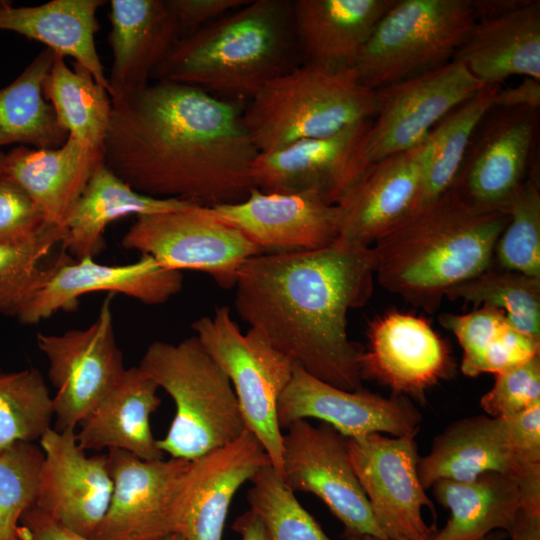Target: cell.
<instances>
[{"label":"cell","instance_id":"obj_17","mask_svg":"<svg viewBox=\"0 0 540 540\" xmlns=\"http://www.w3.org/2000/svg\"><path fill=\"white\" fill-rule=\"evenodd\" d=\"M113 491L93 540H160L174 533V509L190 461L143 460L108 449Z\"/></svg>","mask_w":540,"mask_h":540},{"label":"cell","instance_id":"obj_8","mask_svg":"<svg viewBox=\"0 0 540 540\" xmlns=\"http://www.w3.org/2000/svg\"><path fill=\"white\" fill-rule=\"evenodd\" d=\"M191 328L228 377L246 429L261 443L282 478L283 433L277 419V403L294 364L256 329L243 333L225 305L217 307L212 316L196 319Z\"/></svg>","mask_w":540,"mask_h":540},{"label":"cell","instance_id":"obj_7","mask_svg":"<svg viewBox=\"0 0 540 540\" xmlns=\"http://www.w3.org/2000/svg\"><path fill=\"white\" fill-rule=\"evenodd\" d=\"M476 20L470 0H395L357 61L360 82L378 90L449 63Z\"/></svg>","mask_w":540,"mask_h":540},{"label":"cell","instance_id":"obj_48","mask_svg":"<svg viewBox=\"0 0 540 540\" xmlns=\"http://www.w3.org/2000/svg\"><path fill=\"white\" fill-rule=\"evenodd\" d=\"M20 524L28 530L32 540H93L67 529L35 506L23 514Z\"/></svg>","mask_w":540,"mask_h":540},{"label":"cell","instance_id":"obj_44","mask_svg":"<svg viewBox=\"0 0 540 540\" xmlns=\"http://www.w3.org/2000/svg\"><path fill=\"white\" fill-rule=\"evenodd\" d=\"M45 224L28 194L3 174L0 177V245L26 240Z\"/></svg>","mask_w":540,"mask_h":540},{"label":"cell","instance_id":"obj_2","mask_svg":"<svg viewBox=\"0 0 540 540\" xmlns=\"http://www.w3.org/2000/svg\"><path fill=\"white\" fill-rule=\"evenodd\" d=\"M371 247L337 239L315 250L263 253L238 269L240 318L294 365L337 388H362L363 346L349 339L347 315L374 285Z\"/></svg>","mask_w":540,"mask_h":540},{"label":"cell","instance_id":"obj_40","mask_svg":"<svg viewBox=\"0 0 540 540\" xmlns=\"http://www.w3.org/2000/svg\"><path fill=\"white\" fill-rule=\"evenodd\" d=\"M43 451L21 441L0 452V540H19L23 514L36 503Z\"/></svg>","mask_w":540,"mask_h":540},{"label":"cell","instance_id":"obj_47","mask_svg":"<svg viewBox=\"0 0 540 540\" xmlns=\"http://www.w3.org/2000/svg\"><path fill=\"white\" fill-rule=\"evenodd\" d=\"M506 419L518 457L528 466L540 467V404Z\"/></svg>","mask_w":540,"mask_h":540},{"label":"cell","instance_id":"obj_6","mask_svg":"<svg viewBox=\"0 0 540 540\" xmlns=\"http://www.w3.org/2000/svg\"><path fill=\"white\" fill-rule=\"evenodd\" d=\"M138 368L164 389L176 411L157 446L171 458L192 461L236 440L246 429L232 385L197 337L154 341Z\"/></svg>","mask_w":540,"mask_h":540},{"label":"cell","instance_id":"obj_51","mask_svg":"<svg viewBox=\"0 0 540 540\" xmlns=\"http://www.w3.org/2000/svg\"><path fill=\"white\" fill-rule=\"evenodd\" d=\"M232 528L241 536V540H268L263 525L251 510L237 517Z\"/></svg>","mask_w":540,"mask_h":540},{"label":"cell","instance_id":"obj_15","mask_svg":"<svg viewBox=\"0 0 540 540\" xmlns=\"http://www.w3.org/2000/svg\"><path fill=\"white\" fill-rule=\"evenodd\" d=\"M483 86L466 66L452 60L429 72L380 88L368 153L372 162L419 145L451 110Z\"/></svg>","mask_w":540,"mask_h":540},{"label":"cell","instance_id":"obj_5","mask_svg":"<svg viewBox=\"0 0 540 540\" xmlns=\"http://www.w3.org/2000/svg\"><path fill=\"white\" fill-rule=\"evenodd\" d=\"M378 110V93L363 85L355 68L303 63L263 86L242 109L259 152L321 138L367 119Z\"/></svg>","mask_w":540,"mask_h":540},{"label":"cell","instance_id":"obj_34","mask_svg":"<svg viewBox=\"0 0 540 540\" xmlns=\"http://www.w3.org/2000/svg\"><path fill=\"white\" fill-rule=\"evenodd\" d=\"M43 94L53 108L59 126L83 145L103 151L112 101L106 88L91 73L55 54L43 83Z\"/></svg>","mask_w":540,"mask_h":540},{"label":"cell","instance_id":"obj_4","mask_svg":"<svg viewBox=\"0 0 540 540\" xmlns=\"http://www.w3.org/2000/svg\"><path fill=\"white\" fill-rule=\"evenodd\" d=\"M298 52L292 2L249 0L179 38L151 78L231 101L250 99L295 68Z\"/></svg>","mask_w":540,"mask_h":540},{"label":"cell","instance_id":"obj_25","mask_svg":"<svg viewBox=\"0 0 540 540\" xmlns=\"http://www.w3.org/2000/svg\"><path fill=\"white\" fill-rule=\"evenodd\" d=\"M109 8L112 66L107 78L115 100L149 83L180 34L166 0H111Z\"/></svg>","mask_w":540,"mask_h":540},{"label":"cell","instance_id":"obj_18","mask_svg":"<svg viewBox=\"0 0 540 540\" xmlns=\"http://www.w3.org/2000/svg\"><path fill=\"white\" fill-rule=\"evenodd\" d=\"M423 488L439 480L471 481L487 472L514 478L523 496V510L540 513V467L526 465L514 451L506 418L475 415L448 425L420 457Z\"/></svg>","mask_w":540,"mask_h":540},{"label":"cell","instance_id":"obj_10","mask_svg":"<svg viewBox=\"0 0 540 540\" xmlns=\"http://www.w3.org/2000/svg\"><path fill=\"white\" fill-rule=\"evenodd\" d=\"M112 299L108 293L86 328L36 336L56 389L52 397L56 431L75 430L126 370L114 332Z\"/></svg>","mask_w":540,"mask_h":540},{"label":"cell","instance_id":"obj_19","mask_svg":"<svg viewBox=\"0 0 540 540\" xmlns=\"http://www.w3.org/2000/svg\"><path fill=\"white\" fill-rule=\"evenodd\" d=\"M359 359L361 378L421 404L426 392L453 370L448 344L422 317L397 310L373 318Z\"/></svg>","mask_w":540,"mask_h":540},{"label":"cell","instance_id":"obj_46","mask_svg":"<svg viewBox=\"0 0 540 540\" xmlns=\"http://www.w3.org/2000/svg\"><path fill=\"white\" fill-rule=\"evenodd\" d=\"M249 0H166L180 38L243 6Z\"/></svg>","mask_w":540,"mask_h":540},{"label":"cell","instance_id":"obj_39","mask_svg":"<svg viewBox=\"0 0 540 540\" xmlns=\"http://www.w3.org/2000/svg\"><path fill=\"white\" fill-rule=\"evenodd\" d=\"M247 500L268 540H331L271 464L250 480Z\"/></svg>","mask_w":540,"mask_h":540},{"label":"cell","instance_id":"obj_50","mask_svg":"<svg viewBox=\"0 0 540 540\" xmlns=\"http://www.w3.org/2000/svg\"><path fill=\"white\" fill-rule=\"evenodd\" d=\"M509 536L511 540H540V514L521 509Z\"/></svg>","mask_w":540,"mask_h":540},{"label":"cell","instance_id":"obj_43","mask_svg":"<svg viewBox=\"0 0 540 540\" xmlns=\"http://www.w3.org/2000/svg\"><path fill=\"white\" fill-rule=\"evenodd\" d=\"M536 404H540V355L495 374L492 388L480 399L483 411L494 418H509Z\"/></svg>","mask_w":540,"mask_h":540},{"label":"cell","instance_id":"obj_54","mask_svg":"<svg viewBox=\"0 0 540 540\" xmlns=\"http://www.w3.org/2000/svg\"><path fill=\"white\" fill-rule=\"evenodd\" d=\"M160 540H184L183 537L178 533H170L163 537Z\"/></svg>","mask_w":540,"mask_h":540},{"label":"cell","instance_id":"obj_49","mask_svg":"<svg viewBox=\"0 0 540 540\" xmlns=\"http://www.w3.org/2000/svg\"><path fill=\"white\" fill-rule=\"evenodd\" d=\"M540 80L523 77L520 84L507 89H500L496 95L494 107H528L539 110Z\"/></svg>","mask_w":540,"mask_h":540},{"label":"cell","instance_id":"obj_21","mask_svg":"<svg viewBox=\"0 0 540 540\" xmlns=\"http://www.w3.org/2000/svg\"><path fill=\"white\" fill-rule=\"evenodd\" d=\"M39 441L43 461L34 506L67 529L91 538L113 491L107 454L87 456L73 429L50 428Z\"/></svg>","mask_w":540,"mask_h":540},{"label":"cell","instance_id":"obj_31","mask_svg":"<svg viewBox=\"0 0 540 540\" xmlns=\"http://www.w3.org/2000/svg\"><path fill=\"white\" fill-rule=\"evenodd\" d=\"M192 204L179 199L143 194L102 162L94 170L66 224L62 250L74 259L93 258L106 247L109 224L129 215L136 217L176 211Z\"/></svg>","mask_w":540,"mask_h":540},{"label":"cell","instance_id":"obj_35","mask_svg":"<svg viewBox=\"0 0 540 540\" xmlns=\"http://www.w3.org/2000/svg\"><path fill=\"white\" fill-rule=\"evenodd\" d=\"M501 85H485L444 116L425 138L426 159L419 208L454 183L475 130L494 107Z\"/></svg>","mask_w":540,"mask_h":540},{"label":"cell","instance_id":"obj_9","mask_svg":"<svg viewBox=\"0 0 540 540\" xmlns=\"http://www.w3.org/2000/svg\"><path fill=\"white\" fill-rule=\"evenodd\" d=\"M121 245L149 255L162 267L210 275L218 286L234 288L239 267L264 252L240 231L221 222L211 208H186L136 217Z\"/></svg>","mask_w":540,"mask_h":540},{"label":"cell","instance_id":"obj_12","mask_svg":"<svg viewBox=\"0 0 540 540\" xmlns=\"http://www.w3.org/2000/svg\"><path fill=\"white\" fill-rule=\"evenodd\" d=\"M182 287V272L162 267L149 255L124 265H106L93 258L74 259L62 250L47 262L16 318L21 324L34 325L59 311L76 310L80 297L98 291L158 305Z\"/></svg>","mask_w":540,"mask_h":540},{"label":"cell","instance_id":"obj_36","mask_svg":"<svg viewBox=\"0 0 540 540\" xmlns=\"http://www.w3.org/2000/svg\"><path fill=\"white\" fill-rule=\"evenodd\" d=\"M445 297L498 308L515 328L540 340V277L491 266Z\"/></svg>","mask_w":540,"mask_h":540},{"label":"cell","instance_id":"obj_11","mask_svg":"<svg viewBox=\"0 0 540 540\" xmlns=\"http://www.w3.org/2000/svg\"><path fill=\"white\" fill-rule=\"evenodd\" d=\"M371 433L347 438L349 461L387 540H431L422 509H434L417 471L415 436Z\"/></svg>","mask_w":540,"mask_h":540},{"label":"cell","instance_id":"obj_27","mask_svg":"<svg viewBox=\"0 0 540 540\" xmlns=\"http://www.w3.org/2000/svg\"><path fill=\"white\" fill-rule=\"evenodd\" d=\"M453 59L483 85H501L516 75L540 80L539 1L476 20Z\"/></svg>","mask_w":540,"mask_h":540},{"label":"cell","instance_id":"obj_58","mask_svg":"<svg viewBox=\"0 0 540 540\" xmlns=\"http://www.w3.org/2000/svg\"><path fill=\"white\" fill-rule=\"evenodd\" d=\"M0 371H1V369H0Z\"/></svg>","mask_w":540,"mask_h":540},{"label":"cell","instance_id":"obj_23","mask_svg":"<svg viewBox=\"0 0 540 540\" xmlns=\"http://www.w3.org/2000/svg\"><path fill=\"white\" fill-rule=\"evenodd\" d=\"M264 253L315 250L339 238V211L313 192L277 193L253 188L236 203L210 207Z\"/></svg>","mask_w":540,"mask_h":540},{"label":"cell","instance_id":"obj_45","mask_svg":"<svg viewBox=\"0 0 540 540\" xmlns=\"http://www.w3.org/2000/svg\"><path fill=\"white\" fill-rule=\"evenodd\" d=\"M540 355V340L515 328L508 320L485 353V373L498 374L525 364Z\"/></svg>","mask_w":540,"mask_h":540},{"label":"cell","instance_id":"obj_29","mask_svg":"<svg viewBox=\"0 0 540 540\" xmlns=\"http://www.w3.org/2000/svg\"><path fill=\"white\" fill-rule=\"evenodd\" d=\"M157 384L138 366L126 368L117 384L80 422L76 440L81 449L117 448L143 460H161L150 416L161 399Z\"/></svg>","mask_w":540,"mask_h":540},{"label":"cell","instance_id":"obj_1","mask_svg":"<svg viewBox=\"0 0 540 540\" xmlns=\"http://www.w3.org/2000/svg\"><path fill=\"white\" fill-rule=\"evenodd\" d=\"M111 101L103 163L135 190L212 207L255 188L259 151L234 101L163 80Z\"/></svg>","mask_w":540,"mask_h":540},{"label":"cell","instance_id":"obj_52","mask_svg":"<svg viewBox=\"0 0 540 540\" xmlns=\"http://www.w3.org/2000/svg\"><path fill=\"white\" fill-rule=\"evenodd\" d=\"M526 0L471 1L476 19L501 15L521 6Z\"/></svg>","mask_w":540,"mask_h":540},{"label":"cell","instance_id":"obj_16","mask_svg":"<svg viewBox=\"0 0 540 540\" xmlns=\"http://www.w3.org/2000/svg\"><path fill=\"white\" fill-rule=\"evenodd\" d=\"M538 115L528 107H493L475 130L452 186L476 205L505 211L536 162Z\"/></svg>","mask_w":540,"mask_h":540},{"label":"cell","instance_id":"obj_57","mask_svg":"<svg viewBox=\"0 0 540 540\" xmlns=\"http://www.w3.org/2000/svg\"><path fill=\"white\" fill-rule=\"evenodd\" d=\"M19 540H32L28 530H27L26 535L23 538L19 539Z\"/></svg>","mask_w":540,"mask_h":540},{"label":"cell","instance_id":"obj_14","mask_svg":"<svg viewBox=\"0 0 540 540\" xmlns=\"http://www.w3.org/2000/svg\"><path fill=\"white\" fill-rule=\"evenodd\" d=\"M372 121L259 152L251 168L254 187L264 192H313L336 205L373 163L368 153Z\"/></svg>","mask_w":540,"mask_h":540},{"label":"cell","instance_id":"obj_30","mask_svg":"<svg viewBox=\"0 0 540 540\" xmlns=\"http://www.w3.org/2000/svg\"><path fill=\"white\" fill-rule=\"evenodd\" d=\"M103 0H51L36 6H14L0 0V31H10L38 41L64 58L86 68L95 81L107 89L95 46L97 10Z\"/></svg>","mask_w":540,"mask_h":540},{"label":"cell","instance_id":"obj_20","mask_svg":"<svg viewBox=\"0 0 540 540\" xmlns=\"http://www.w3.org/2000/svg\"><path fill=\"white\" fill-rule=\"evenodd\" d=\"M314 418L331 425L346 438L371 433L403 436L419 431L421 413L404 396L384 397L361 389L348 391L323 382L297 365L277 403L280 428Z\"/></svg>","mask_w":540,"mask_h":540},{"label":"cell","instance_id":"obj_28","mask_svg":"<svg viewBox=\"0 0 540 540\" xmlns=\"http://www.w3.org/2000/svg\"><path fill=\"white\" fill-rule=\"evenodd\" d=\"M395 0H296L294 27L304 63L355 68L379 20Z\"/></svg>","mask_w":540,"mask_h":540},{"label":"cell","instance_id":"obj_3","mask_svg":"<svg viewBox=\"0 0 540 540\" xmlns=\"http://www.w3.org/2000/svg\"><path fill=\"white\" fill-rule=\"evenodd\" d=\"M506 211L468 200L450 187L372 246L378 283L432 313L453 287L492 266Z\"/></svg>","mask_w":540,"mask_h":540},{"label":"cell","instance_id":"obj_26","mask_svg":"<svg viewBox=\"0 0 540 540\" xmlns=\"http://www.w3.org/2000/svg\"><path fill=\"white\" fill-rule=\"evenodd\" d=\"M103 151L68 137L57 148L19 146L5 153L4 175L23 189L45 221L66 227Z\"/></svg>","mask_w":540,"mask_h":540},{"label":"cell","instance_id":"obj_32","mask_svg":"<svg viewBox=\"0 0 540 540\" xmlns=\"http://www.w3.org/2000/svg\"><path fill=\"white\" fill-rule=\"evenodd\" d=\"M432 487L450 517L431 540H482L495 530L509 534L523 509L517 481L498 472H487L465 482L439 480Z\"/></svg>","mask_w":540,"mask_h":540},{"label":"cell","instance_id":"obj_37","mask_svg":"<svg viewBox=\"0 0 540 540\" xmlns=\"http://www.w3.org/2000/svg\"><path fill=\"white\" fill-rule=\"evenodd\" d=\"M53 416L52 397L38 369L0 371V452L40 439Z\"/></svg>","mask_w":540,"mask_h":540},{"label":"cell","instance_id":"obj_53","mask_svg":"<svg viewBox=\"0 0 540 540\" xmlns=\"http://www.w3.org/2000/svg\"><path fill=\"white\" fill-rule=\"evenodd\" d=\"M343 540H382L378 537L369 534H357L344 530Z\"/></svg>","mask_w":540,"mask_h":540},{"label":"cell","instance_id":"obj_33","mask_svg":"<svg viewBox=\"0 0 540 540\" xmlns=\"http://www.w3.org/2000/svg\"><path fill=\"white\" fill-rule=\"evenodd\" d=\"M54 57L55 53L45 48L16 79L0 89V147L18 143L51 149L68 138L43 94V83Z\"/></svg>","mask_w":540,"mask_h":540},{"label":"cell","instance_id":"obj_55","mask_svg":"<svg viewBox=\"0 0 540 540\" xmlns=\"http://www.w3.org/2000/svg\"><path fill=\"white\" fill-rule=\"evenodd\" d=\"M502 539H503V536L501 532H497V533L493 532L482 540H502Z\"/></svg>","mask_w":540,"mask_h":540},{"label":"cell","instance_id":"obj_42","mask_svg":"<svg viewBox=\"0 0 540 540\" xmlns=\"http://www.w3.org/2000/svg\"><path fill=\"white\" fill-rule=\"evenodd\" d=\"M507 321L505 313L488 305L465 314L443 313L440 324L457 338L462 351L461 371L468 377L485 373V353Z\"/></svg>","mask_w":540,"mask_h":540},{"label":"cell","instance_id":"obj_41","mask_svg":"<svg viewBox=\"0 0 540 540\" xmlns=\"http://www.w3.org/2000/svg\"><path fill=\"white\" fill-rule=\"evenodd\" d=\"M65 234L64 228L47 223L26 240L0 245V314L16 317Z\"/></svg>","mask_w":540,"mask_h":540},{"label":"cell","instance_id":"obj_56","mask_svg":"<svg viewBox=\"0 0 540 540\" xmlns=\"http://www.w3.org/2000/svg\"><path fill=\"white\" fill-rule=\"evenodd\" d=\"M5 153L0 151V177L4 174Z\"/></svg>","mask_w":540,"mask_h":540},{"label":"cell","instance_id":"obj_22","mask_svg":"<svg viewBox=\"0 0 540 540\" xmlns=\"http://www.w3.org/2000/svg\"><path fill=\"white\" fill-rule=\"evenodd\" d=\"M268 464L267 453L248 429L190 461L175 503L174 533L184 540H222L234 495Z\"/></svg>","mask_w":540,"mask_h":540},{"label":"cell","instance_id":"obj_13","mask_svg":"<svg viewBox=\"0 0 540 540\" xmlns=\"http://www.w3.org/2000/svg\"><path fill=\"white\" fill-rule=\"evenodd\" d=\"M283 434L282 479L293 492L317 496L345 531L387 540L348 457L347 438L327 423L292 422Z\"/></svg>","mask_w":540,"mask_h":540},{"label":"cell","instance_id":"obj_24","mask_svg":"<svg viewBox=\"0 0 540 540\" xmlns=\"http://www.w3.org/2000/svg\"><path fill=\"white\" fill-rule=\"evenodd\" d=\"M425 139L416 147L373 162L336 204L339 239L371 247L420 205Z\"/></svg>","mask_w":540,"mask_h":540},{"label":"cell","instance_id":"obj_38","mask_svg":"<svg viewBox=\"0 0 540 540\" xmlns=\"http://www.w3.org/2000/svg\"><path fill=\"white\" fill-rule=\"evenodd\" d=\"M509 221L494 251L500 268L540 277L539 164L531 170L509 200Z\"/></svg>","mask_w":540,"mask_h":540}]
</instances>
